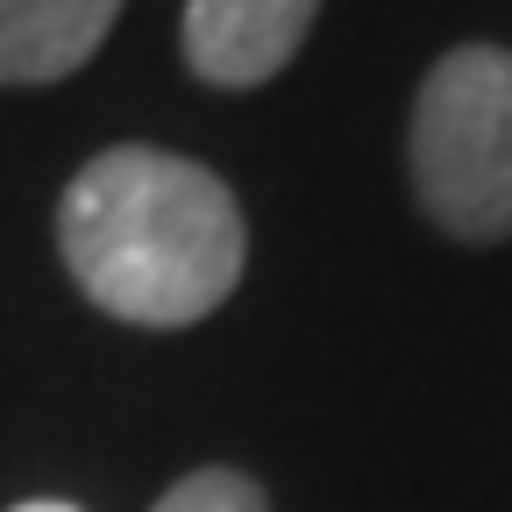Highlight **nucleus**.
I'll use <instances>...</instances> for the list:
<instances>
[{
    "instance_id": "7ed1b4c3",
    "label": "nucleus",
    "mask_w": 512,
    "mask_h": 512,
    "mask_svg": "<svg viewBox=\"0 0 512 512\" xmlns=\"http://www.w3.org/2000/svg\"><path fill=\"white\" fill-rule=\"evenodd\" d=\"M320 0H185L178 50L214 93H249L299 57Z\"/></svg>"
},
{
    "instance_id": "423d86ee",
    "label": "nucleus",
    "mask_w": 512,
    "mask_h": 512,
    "mask_svg": "<svg viewBox=\"0 0 512 512\" xmlns=\"http://www.w3.org/2000/svg\"><path fill=\"white\" fill-rule=\"evenodd\" d=\"M15 512H79V505H64V498H29V505H15Z\"/></svg>"
},
{
    "instance_id": "f03ea898",
    "label": "nucleus",
    "mask_w": 512,
    "mask_h": 512,
    "mask_svg": "<svg viewBox=\"0 0 512 512\" xmlns=\"http://www.w3.org/2000/svg\"><path fill=\"white\" fill-rule=\"evenodd\" d=\"M406 178L441 235H512V50L463 43L420 79L406 121Z\"/></svg>"
},
{
    "instance_id": "20e7f679",
    "label": "nucleus",
    "mask_w": 512,
    "mask_h": 512,
    "mask_svg": "<svg viewBox=\"0 0 512 512\" xmlns=\"http://www.w3.org/2000/svg\"><path fill=\"white\" fill-rule=\"evenodd\" d=\"M121 0H0V86H57L114 36Z\"/></svg>"
},
{
    "instance_id": "f257e3e1",
    "label": "nucleus",
    "mask_w": 512,
    "mask_h": 512,
    "mask_svg": "<svg viewBox=\"0 0 512 512\" xmlns=\"http://www.w3.org/2000/svg\"><path fill=\"white\" fill-rule=\"evenodd\" d=\"M57 256L79 292L128 328H192L235 292L249 221L221 171L178 150L114 143L64 185Z\"/></svg>"
},
{
    "instance_id": "39448f33",
    "label": "nucleus",
    "mask_w": 512,
    "mask_h": 512,
    "mask_svg": "<svg viewBox=\"0 0 512 512\" xmlns=\"http://www.w3.org/2000/svg\"><path fill=\"white\" fill-rule=\"evenodd\" d=\"M150 512H271V505L256 491V477H242V470H192Z\"/></svg>"
}]
</instances>
